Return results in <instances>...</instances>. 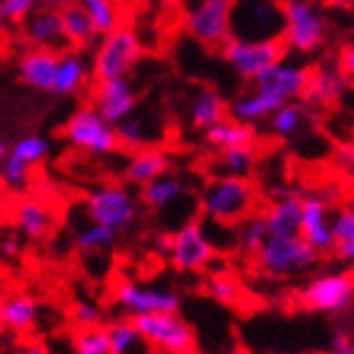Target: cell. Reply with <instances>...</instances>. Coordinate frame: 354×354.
<instances>
[{"mask_svg":"<svg viewBox=\"0 0 354 354\" xmlns=\"http://www.w3.org/2000/svg\"><path fill=\"white\" fill-rule=\"evenodd\" d=\"M170 170V155L162 148H153V145H143L140 150L131 153L126 167H123V180L128 185H148L155 177L165 175Z\"/></svg>","mask_w":354,"mask_h":354,"instance_id":"obj_22","label":"cell"},{"mask_svg":"<svg viewBox=\"0 0 354 354\" xmlns=\"http://www.w3.org/2000/svg\"><path fill=\"white\" fill-rule=\"evenodd\" d=\"M185 192H187V187H185L183 180L165 172V175L155 177V180L140 187V205L148 207V209H167L175 202H180Z\"/></svg>","mask_w":354,"mask_h":354,"instance_id":"obj_28","label":"cell"},{"mask_svg":"<svg viewBox=\"0 0 354 354\" xmlns=\"http://www.w3.org/2000/svg\"><path fill=\"white\" fill-rule=\"evenodd\" d=\"M111 342V354H140L145 349V337L140 332L138 322L133 320H116L106 327Z\"/></svg>","mask_w":354,"mask_h":354,"instance_id":"obj_32","label":"cell"},{"mask_svg":"<svg viewBox=\"0 0 354 354\" xmlns=\"http://www.w3.org/2000/svg\"><path fill=\"white\" fill-rule=\"evenodd\" d=\"M0 251H3V256H8V259H15V256L20 254V243H17V239L8 236L6 241H3V246H0Z\"/></svg>","mask_w":354,"mask_h":354,"instance_id":"obj_48","label":"cell"},{"mask_svg":"<svg viewBox=\"0 0 354 354\" xmlns=\"http://www.w3.org/2000/svg\"><path fill=\"white\" fill-rule=\"evenodd\" d=\"M8 153H10V145L6 143V138H3V133H0V162L6 160Z\"/></svg>","mask_w":354,"mask_h":354,"instance_id":"obj_53","label":"cell"},{"mask_svg":"<svg viewBox=\"0 0 354 354\" xmlns=\"http://www.w3.org/2000/svg\"><path fill=\"white\" fill-rule=\"evenodd\" d=\"M8 25H10V20H8V17L3 15V10H0V42L6 39V35H8Z\"/></svg>","mask_w":354,"mask_h":354,"instance_id":"obj_52","label":"cell"},{"mask_svg":"<svg viewBox=\"0 0 354 354\" xmlns=\"http://www.w3.org/2000/svg\"><path fill=\"white\" fill-rule=\"evenodd\" d=\"M10 153L17 155L20 160H25L30 167H35L47 160V155H50V140L44 138L42 133H25V136H20V138L10 145Z\"/></svg>","mask_w":354,"mask_h":354,"instance_id":"obj_37","label":"cell"},{"mask_svg":"<svg viewBox=\"0 0 354 354\" xmlns=\"http://www.w3.org/2000/svg\"><path fill=\"white\" fill-rule=\"evenodd\" d=\"M317 259H320V251L303 234L268 236V241L263 243V249L256 256V266L271 281H288V278L303 276V273L313 271L317 266Z\"/></svg>","mask_w":354,"mask_h":354,"instance_id":"obj_3","label":"cell"},{"mask_svg":"<svg viewBox=\"0 0 354 354\" xmlns=\"http://www.w3.org/2000/svg\"><path fill=\"white\" fill-rule=\"evenodd\" d=\"M0 303H3V298H0Z\"/></svg>","mask_w":354,"mask_h":354,"instance_id":"obj_58","label":"cell"},{"mask_svg":"<svg viewBox=\"0 0 354 354\" xmlns=\"http://www.w3.org/2000/svg\"><path fill=\"white\" fill-rule=\"evenodd\" d=\"M39 8V0H0V10L10 22H22Z\"/></svg>","mask_w":354,"mask_h":354,"instance_id":"obj_43","label":"cell"},{"mask_svg":"<svg viewBox=\"0 0 354 354\" xmlns=\"http://www.w3.org/2000/svg\"><path fill=\"white\" fill-rule=\"evenodd\" d=\"M268 227H266L263 214H251L249 219H243L239 224V234H236V246L243 256L256 259L259 251L263 249V243L268 241Z\"/></svg>","mask_w":354,"mask_h":354,"instance_id":"obj_34","label":"cell"},{"mask_svg":"<svg viewBox=\"0 0 354 354\" xmlns=\"http://www.w3.org/2000/svg\"><path fill=\"white\" fill-rule=\"evenodd\" d=\"M216 175L251 177L259 167V148L254 145H239V148L219 150L214 158Z\"/></svg>","mask_w":354,"mask_h":354,"instance_id":"obj_31","label":"cell"},{"mask_svg":"<svg viewBox=\"0 0 354 354\" xmlns=\"http://www.w3.org/2000/svg\"><path fill=\"white\" fill-rule=\"evenodd\" d=\"M300 234L315 246L320 254H330L337 249V236H335V224L330 216V205L320 194H308L303 202V224Z\"/></svg>","mask_w":354,"mask_h":354,"instance_id":"obj_17","label":"cell"},{"mask_svg":"<svg viewBox=\"0 0 354 354\" xmlns=\"http://www.w3.org/2000/svg\"><path fill=\"white\" fill-rule=\"evenodd\" d=\"M207 295L214 303L234 308V305L241 303L243 290H241V283L234 276H229V273H214V276L207 278Z\"/></svg>","mask_w":354,"mask_h":354,"instance_id":"obj_36","label":"cell"},{"mask_svg":"<svg viewBox=\"0 0 354 354\" xmlns=\"http://www.w3.org/2000/svg\"><path fill=\"white\" fill-rule=\"evenodd\" d=\"M79 6L91 15L101 35L111 32L121 25V12H118L116 0H79Z\"/></svg>","mask_w":354,"mask_h":354,"instance_id":"obj_38","label":"cell"},{"mask_svg":"<svg viewBox=\"0 0 354 354\" xmlns=\"http://www.w3.org/2000/svg\"><path fill=\"white\" fill-rule=\"evenodd\" d=\"M30 170L32 167L28 165L25 160H20L17 155L8 153V158L0 162V180L3 185L10 189H22L25 185L30 183Z\"/></svg>","mask_w":354,"mask_h":354,"instance_id":"obj_41","label":"cell"},{"mask_svg":"<svg viewBox=\"0 0 354 354\" xmlns=\"http://www.w3.org/2000/svg\"><path fill=\"white\" fill-rule=\"evenodd\" d=\"M335 224V236H337V254L342 261L354 266V199H349L347 205L332 216Z\"/></svg>","mask_w":354,"mask_h":354,"instance_id":"obj_35","label":"cell"},{"mask_svg":"<svg viewBox=\"0 0 354 354\" xmlns=\"http://www.w3.org/2000/svg\"><path fill=\"white\" fill-rule=\"evenodd\" d=\"M310 111L313 109H310L303 99L288 101V104L278 106L271 116H268L266 128H268V133H271L273 138L290 140V138H295L305 128V123L310 121Z\"/></svg>","mask_w":354,"mask_h":354,"instance_id":"obj_26","label":"cell"},{"mask_svg":"<svg viewBox=\"0 0 354 354\" xmlns=\"http://www.w3.org/2000/svg\"><path fill=\"white\" fill-rule=\"evenodd\" d=\"M118 239L116 229L106 227V224H99V221H88L86 227L77 229L74 232V249L84 256L91 254H101V251L111 249Z\"/></svg>","mask_w":354,"mask_h":354,"instance_id":"obj_33","label":"cell"},{"mask_svg":"<svg viewBox=\"0 0 354 354\" xmlns=\"http://www.w3.org/2000/svg\"><path fill=\"white\" fill-rule=\"evenodd\" d=\"M77 3H79V0H39V6H42V8H50V10H57V12L77 6Z\"/></svg>","mask_w":354,"mask_h":354,"instance_id":"obj_47","label":"cell"},{"mask_svg":"<svg viewBox=\"0 0 354 354\" xmlns=\"http://www.w3.org/2000/svg\"><path fill=\"white\" fill-rule=\"evenodd\" d=\"M256 202L259 192L249 177L214 175L202 189L199 209L209 224L232 229L254 214Z\"/></svg>","mask_w":354,"mask_h":354,"instance_id":"obj_1","label":"cell"},{"mask_svg":"<svg viewBox=\"0 0 354 354\" xmlns=\"http://www.w3.org/2000/svg\"><path fill=\"white\" fill-rule=\"evenodd\" d=\"M337 64L342 66L344 74H347L354 84V37L347 39V42L337 50Z\"/></svg>","mask_w":354,"mask_h":354,"instance_id":"obj_45","label":"cell"},{"mask_svg":"<svg viewBox=\"0 0 354 354\" xmlns=\"http://www.w3.org/2000/svg\"><path fill=\"white\" fill-rule=\"evenodd\" d=\"M303 202L305 197L298 192H286L273 199L263 212V221L266 227H268V234L271 236H293V234H300Z\"/></svg>","mask_w":354,"mask_h":354,"instance_id":"obj_20","label":"cell"},{"mask_svg":"<svg viewBox=\"0 0 354 354\" xmlns=\"http://www.w3.org/2000/svg\"><path fill=\"white\" fill-rule=\"evenodd\" d=\"M325 6H332V8H352L354 0H320Z\"/></svg>","mask_w":354,"mask_h":354,"instance_id":"obj_51","label":"cell"},{"mask_svg":"<svg viewBox=\"0 0 354 354\" xmlns=\"http://www.w3.org/2000/svg\"><path fill=\"white\" fill-rule=\"evenodd\" d=\"M234 35L251 39L283 37V0H236Z\"/></svg>","mask_w":354,"mask_h":354,"instance_id":"obj_13","label":"cell"},{"mask_svg":"<svg viewBox=\"0 0 354 354\" xmlns=\"http://www.w3.org/2000/svg\"><path fill=\"white\" fill-rule=\"evenodd\" d=\"M64 138L72 148L82 150L84 155H91V158H106V155L121 150L116 126L106 121L94 104L79 106L72 116L66 118Z\"/></svg>","mask_w":354,"mask_h":354,"instance_id":"obj_6","label":"cell"},{"mask_svg":"<svg viewBox=\"0 0 354 354\" xmlns=\"http://www.w3.org/2000/svg\"><path fill=\"white\" fill-rule=\"evenodd\" d=\"M234 8L236 0H187L183 28L194 42L221 50L234 37Z\"/></svg>","mask_w":354,"mask_h":354,"instance_id":"obj_4","label":"cell"},{"mask_svg":"<svg viewBox=\"0 0 354 354\" xmlns=\"http://www.w3.org/2000/svg\"><path fill=\"white\" fill-rule=\"evenodd\" d=\"M332 165L347 175H354V143H339L332 153Z\"/></svg>","mask_w":354,"mask_h":354,"instance_id":"obj_44","label":"cell"},{"mask_svg":"<svg viewBox=\"0 0 354 354\" xmlns=\"http://www.w3.org/2000/svg\"><path fill=\"white\" fill-rule=\"evenodd\" d=\"M221 59L224 64L236 74L241 82H254L263 69L281 62L288 57V47L283 37H268V39H251V37H236L234 35L229 42L221 47Z\"/></svg>","mask_w":354,"mask_h":354,"instance_id":"obj_7","label":"cell"},{"mask_svg":"<svg viewBox=\"0 0 354 354\" xmlns=\"http://www.w3.org/2000/svg\"><path fill=\"white\" fill-rule=\"evenodd\" d=\"M62 22H64V35H66V42L69 47L74 50H84V47H91L96 42V37H101L99 28H96V22L91 20L86 10L82 6H72L62 10Z\"/></svg>","mask_w":354,"mask_h":354,"instance_id":"obj_30","label":"cell"},{"mask_svg":"<svg viewBox=\"0 0 354 354\" xmlns=\"http://www.w3.org/2000/svg\"><path fill=\"white\" fill-rule=\"evenodd\" d=\"M276 354H300V352H293V349H290V352H276Z\"/></svg>","mask_w":354,"mask_h":354,"instance_id":"obj_56","label":"cell"},{"mask_svg":"<svg viewBox=\"0 0 354 354\" xmlns=\"http://www.w3.org/2000/svg\"><path fill=\"white\" fill-rule=\"evenodd\" d=\"M143 332L150 347L165 354H192L194 352V330L180 313H155V315L133 317Z\"/></svg>","mask_w":354,"mask_h":354,"instance_id":"obj_10","label":"cell"},{"mask_svg":"<svg viewBox=\"0 0 354 354\" xmlns=\"http://www.w3.org/2000/svg\"><path fill=\"white\" fill-rule=\"evenodd\" d=\"M0 335H3V325H0Z\"/></svg>","mask_w":354,"mask_h":354,"instance_id":"obj_57","label":"cell"},{"mask_svg":"<svg viewBox=\"0 0 354 354\" xmlns=\"http://www.w3.org/2000/svg\"><path fill=\"white\" fill-rule=\"evenodd\" d=\"M354 88L352 79L344 74V69L337 64V59H322L315 66H310V79L305 86L303 101L313 111H327L342 101Z\"/></svg>","mask_w":354,"mask_h":354,"instance_id":"obj_14","label":"cell"},{"mask_svg":"<svg viewBox=\"0 0 354 354\" xmlns=\"http://www.w3.org/2000/svg\"><path fill=\"white\" fill-rule=\"evenodd\" d=\"M39 308L30 295H10L0 303V325L8 332H28L37 322Z\"/></svg>","mask_w":354,"mask_h":354,"instance_id":"obj_29","label":"cell"},{"mask_svg":"<svg viewBox=\"0 0 354 354\" xmlns=\"http://www.w3.org/2000/svg\"><path fill=\"white\" fill-rule=\"evenodd\" d=\"M308 79H310L308 64H298V62L283 57L281 62H276V64H271L268 69H263V72L251 82V86L261 88L266 94L276 96L278 101L288 104V101L303 99Z\"/></svg>","mask_w":354,"mask_h":354,"instance_id":"obj_15","label":"cell"},{"mask_svg":"<svg viewBox=\"0 0 354 354\" xmlns=\"http://www.w3.org/2000/svg\"><path fill=\"white\" fill-rule=\"evenodd\" d=\"M59 55L55 50H42V47H28L17 62V74L22 84H28L35 91H55L57 66H59Z\"/></svg>","mask_w":354,"mask_h":354,"instance_id":"obj_19","label":"cell"},{"mask_svg":"<svg viewBox=\"0 0 354 354\" xmlns=\"http://www.w3.org/2000/svg\"><path fill=\"white\" fill-rule=\"evenodd\" d=\"M72 354H111V342L106 327H84L74 335Z\"/></svg>","mask_w":354,"mask_h":354,"instance_id":"obj_39","label":"cell"},{"mask_svg":"<svg viewBox=\"0 0 354 354\" xmlns=\"http://www.w3.org/2000/svg\"><path fill=\"white\" fill-rule=\"evenodd\" d=\"M227 116H232L229 101L214 86H199L192 94V99H189L187 118L194 131L207 133L212 126H216V123L224 121Z\"/></svg>","mask_w":354,"mask_h":354,"instance_id":"obj_21","label":"cell"},{"mask_svg":"<svg viewBox=\"0 0 354 354\" xmlns=\"http://www.w3.org/2000/svg\"><path fill=\"white\" fill-rule=\"evenodd\" d=\"M101 317H104V310L99 308L96 303H88V300H77L69 310V320L84 330V327H99Z\"/></svg>","mask_w":354,"mask_h":354,"instance_id":"obj_42","label":"cell"},{"mask_svg":"<svg viewBox=\"0 0 354 354\" xmlns=\"http://www.w3.org/2000/svg\"><path fill=\"white\" fill-rule=\"evenodd\" d=\"M205 143L209 148L219 150H229V148H239V145H254L256 143V126L254 123L239 121L234 116H227L224 121H219L216 126H212L205 133Z\"/></svg>","mask_w":354,"mask_h":354,"instance_id":"obj_27","label":"cell"},{"mask_svg":"<svg viewBox=\"0 0 354 354\" xmlns=\"http://www.w3.org/2000/svg\"><path fill=\"white\" fill-rule=\"evenodd\" d=\"M84 212L91 221L116 229L118 234L138 221V202L123 185L106 183L84 197Z\"/></svg>","mask_w":354,"mask_h":354,"instance_id":"obj_8","label":"cell"},{"mask_svg":"<svg viewBox=\"0 0 354 354\" xmlns=\"http://www.w3.org/2000/svg\"><path fill=\"white\" fill-rule=\"evenodd\" d=\"M116 133H118V148L126 150L128 155L136 153V150H140L145 145V140H148L145 123L140 121V118H136V116H131V118H126L123 123H118Z\"/></svg>","mask_w":354,"mask_h":354,"instance_id":"obj_40","label":"cell"},{"mask_svg":"<svg viewBox=\"0 0 354 354\" xmlns=\"http://www.w3.org/2000/svg\"><path fill=\"white\" fill-rule=\"evenodd\" d=\"M278 106H283V101H278L271 94H266L261 88L251 86L249 91L234 96V101L229 104V111H232V116L239 118V121L254 123L256 126V123L268 121V116H271Z\"/></svg>","mask_w":354,"mask_h":354,"instance_id":"obj_25","label":"cell"},{"mask_svg":"<svg viewBox=\"0 0 354 354\" xmlns=\"http://www.w3.org/2000/svg\"><path fill=\"white\" fill-rule=\"evenodd\" d=\"M155 243H158V251H160V254L170 256V251H172V234H162V236L155 239Z\"/></svg>","mask_w":354,"mask_h":354,"instance_id":"obj_49","label":"cell"},{"mask_svg":"<svg viewBox=\"0 0 354 354\" xmlns=\"http://www.w3.org/2000/svg\"><path fill=\"white\" fill-rule=\"evenodd\" d=\"M140 59H143L140 35L128 25H118L116 30L101 35V42L91 59V74L96 82L128 77Z\"/></svg>","mask_w":354,"mask_h":354,"instance_id":"obj_5","label":"cell"},{"mask_svg":"<svg viewBox=\"0 0 354 354\" xmlns=\"http://www.w3.org/2000/svg\"><path fill=\"white\" fill-rule=\"evenodd\" d=\"M330 37V22L317 0H283V42L288 52L313 57Z\"/></svg>","mask_w":354,"mask_h":354,"instance_id":"obj_2","label":"cell"},{"mask_svg":"<svg viewBox=\"0 0 354 354\" xmlns=\"http://www.w3.org/2000/svg\"><path fill=\"white\" fill-rule=\"evenodd\" d=\"M15 227L28 241H44L52 234L55 216L37 197H22L15 207Z\"/></svg>","mask_w":354,"mask_h":354,"instance_id":"obj_23","label":"cell"},{"mask_svg":"<svg viewBox=\"0 0 354 354\" xmlns=\"http://www.w3.org/2000/svg\"><path fill=\"white\" fill-rule=\"evenodd\" d=\"M22 37H25V42L30 47H42V50L64 52L69 47L64 35V22H62V12L42 6L30 17L22 20Z\"/></svg>","mask_w":354,"mask_h":354,"instance_id":"obj_18","label":"cell"},{"mask_svg":"<svg viewBox=\"0 0 354 354\" xmlns=\"http://www.w3.org/2000/svg\"><path fill=\"white\" fill-rule=\"evenodd\" d=\"M91 104L99 109V113L106 121L118 126L136 113L138 91L128 77L104 79V82H96L94 91H91Z\"/></svg>","mask_w":354,"mask_h":354,"instance_id":"obj_16","label":"cell"},{"mask_svg":"<svg viewBox=\"0 0 354 354\" xmlns=\"http://www.w3.org/2000/svg\"><path fill=\"white\" fill-rule=\"evenodd\" d=\"M216 246L202 221H185L172 234L170 263L180 273H202L214 263Z\"/></svg>","mask_w":354,"mask_h":354,"instance_id":"obj_11","label":"cell"},{"mask_svg":"<svg viewBox=\"0 0 354 354\" xmlns=\"http://www.w3.org/2000/svg\"><path fill=\"white\" fill-rule=\"evenodd\" d=\"M219 354H251V352H246V349H241V347H232V349H224V352H219Z\"/></svg>","mask_w":354,"mask_h":354,"instance_id":"obj_54","label":"cell"},{"mask_svg":"<svg viewBox=\"0 0 354 354\" xmlns=\"http://www.w3.org/2000/svg\"><path fill=\"white\" fill-rule=\"evenodd\" d=\"M91 77H94V74H91V66H88L86 59L72 47V50H66L59 55V66H57L55 91H52V94H59V96L84 94Z\"/></svg>","mask_w":354,"mask_h":354,"instance_id":"obj_24","label":"cell"},{"mask_svg":"<svg viewBox=\"0 0 354 354\" xmlns=\"http://www.w3.org/2000/svg\"><path fill=\"white\" fill-rule=\"evenodd\" d=\"M17 354H50V349L44 347V344L32 342V344H25V347H22Z\"/></svg>","mask_w":354,"mask_h":354,"instance_id":"obj_50","label":"cell"},{"mask_svg":"<svg viewBox=\"0 0 354 354\" xmlns=\"http://www.w3.org/2000/svg\"><path fill=\"white\" fill-rule=\"evenodd\" d=\"M298 305L310 313H342L354 305V276L344 271H327L310 278L298 293Z\"/></svg>","mask_w":354,"mask_h":354,"instance_id":"obj_9","label":"cell"},{"mask_svg":"<svg viewBox=\"0 0 354 354\" xmlns=\"http://www.w3.org/2000/svg\"><path fill=\"white\" fill-rule=\"evenodd\" d=\"M155 3H160V6H177V0H155Z\"/></svg>","mask_w":354,"mask_h":354,"instance_id":"obj_55","label":"cell"},{"mask_svg":"<svg viewBox=\"0 0 354 354\" xmlns=\"http://www.w3.org/2000/svg\"><path fill=\"white\" fill-rule=\"evenodd\" d=\"M113 305L128 317L155 315V313H177L180 310V293L172 288L140 286L136 281H118L111 290Z\"/></svg>","mask_w":354,"mask_h":354,"instance_id":"obj_12","label":"cell"},{"mask_svg":"<svg viewBox=\"0 0 354 354\" xmlns=\"http://www.w3.org/2000/svg\"><path fill=\"white\" fill-rule=\"evenodd\" d=\"M327 354H354V339L349 337V335H344V332H337V335L332 337Z\"/></svg>","mask_w":354,"mask_h":354,"instance_id":"obj_46","label":"cell"}]
</instances>
